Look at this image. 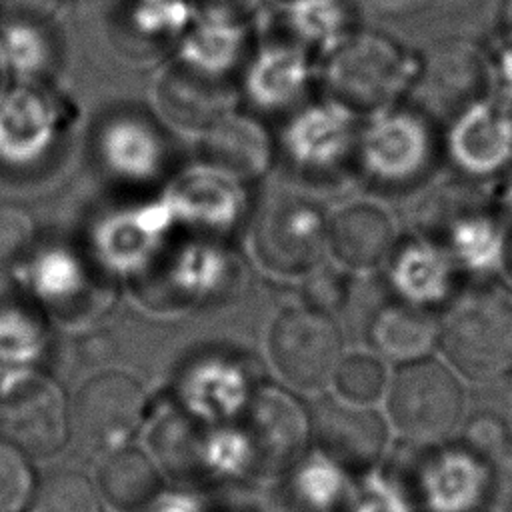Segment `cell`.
<instances>
[{
	"label": "cell",
	"instance_id": "cell-1",
	"mask_svg": "<svg viewBox=\"0 0 512 512\" xmlns=\"http://www.w3.org/2000/svg\"><path fill=\"white\" fill-rule=\"evenodd\" d=\"M450 366L478 382L512 372V294L492 286L466 294L440 324Z\"/></svg>",
	"mask_w": 512,
	"mask_h": 512
},
{
	"label": "cell",
	"instance_id": "cell-2",
	"mask_svg": "<svg viewBox=\"0 0 512 512\" xmlns=\"http://www.w3.org/2000/svg\"><path fill=\"white\" fill-rule=\"evenodd\" d=\"M464 388L436 358L402 364L390 384L388 410L398 432L414 444L448 440L464 414Z\"/></svg>",
	"mask_w": 512,
	"mask_h": 512
},
{
	"label": "cell",
	"instance_id": "cell-3",
	"mask_svg": "<svg viewBox=\"0 0 512 512\" xmlns=\"http://www.w3.org/2000/svg\"><path fill=\"white\" fill-rule=\"evenodd\" d=\"M268 350L284 380L300 390H318L334 378L342 360V338L324 312L292 308L272 324Z\"/></svg>",
	"mask_w": 512,
	"mask_h": 512
},
{
	"label": "cell",
	"instance_id": "cell-4",
	"mask_svg": "<svg viewBox=\"0 0 512 512\" xmlns=\"http://www.w3.org/2000/svg\"><path fill=\"white\" fill-rule=\"evenodd\" d=\"M144 392L122 372L90 378L70 408V432L88 452H116L138 430L144 416Z\"/></svg>",
	"mask_w": 512,
	"mask_h": 512
},
{
	"label": "cell",
	"instance_id": "cell-5",
	"mask_svg": "<svg viewBox=\"0 0 512 512\" xmlns=\"http://www.w3.org/2000/svg\"><path fill=\"white\" fill-rule=\"evenodd\" d=\"M408 62L386 36L364 32L348 36L328 68V80L344 106L378 108L404 86Z\"/></svg>",
	"mask_w": 512,
	"mask_h": 512
},
{
	"label": "cell",
	"instance_id": "cell-6",
	"mask_svg": "<svg viewBox=\"0 0 512 512\" xmlns=\"http://www.w3.org/2000/svg\"><path fill=\"white\" fill-rule=\"evenodd\" d=\"M4 438L24 454L50 456L70 434V414L62 390L44 376H26L10 382L0 404Z\"/></svg>",
	"mask_w": 512,
	"mask_h": 512
},
{
	"label": "cell",
	"instance_id": "cell-7",
	"mask_svg": "<svg viewBox=\"0 0 512 512\" xmlns=\"http://www.w3.org/2000/svg\"><path fill=\"white\" fill-rule=\"evenodd\" d=\"M308 432V414L284 390L268 386L250 398L244 446L256 470L278 474L292 466L306 444Z\"/></svg>",
	"mask_w": 512,
	"mask_h": 512
},
{
	"label": "cell",
	"instance_id": "cell-8",
	"mask_svg": "<svg viewBox=\"0 0 512 512\" xmlns=\"http://www.w3.org/2000/svg\"><path fill=\"white\" fill-rule=\"evenodd\" d=\"M308 422L320 450L352 470L372 466L386 446V424L372 408L322 396L314 402Z\"/></svg>",
	"mask_w": 512,
	"mask_h": 512
},
{
	"label": "cell",
	"instance_id": "cell-9",
	"mask_svg": "<svg viewBox=\"0 0 512 512\" xmlns=\"http://www.w3.org/2000/svg\"><path fill=\"white\" fill-rule=\"evenodd\" d=\"M324 224L314 206L298 200H280L262 212L258 250L278 270L310 266L322 248Z\"/></svg>",
	"mask_w": 512,
	"mask_h": 512
},
{
	"label": "cell",
	"instance_id": "cell-10",
	"mask_svg": "<svg viewBox=\"0 0 512 512\" xmlns=\"http://www.w3.org/2000/svg\"><path fill=\"white\" fill-rule=\"evenodd\" d=\"M354 136L346 106L320 104L302 110L286 128L284 146L290 158L308 170H328L350 150Z\"/></svg>",
	"mask_w": 512,
	"mask_h": 512
},
{
	"label": "cell",
	"instance_id": "cell-11",
	"mask_svg": "<svg viewBox=\"0 0 512 512\" xmlns=\"http://www.w3.org/2000/svg\"><path fill=\"white\" fill-rule=\"evenodd\" d=\"M54 112L28 86L0 90V160L12 166L34 162L52 142Z\"/></svg>",
	"mask_w": 512,
	"mask_h": 512
},
{
	"label": "cell",
	"instance_id": "cell-12",
	"mask_svg": "<svg viewBox=\"0 0 512 512\" xmlns=\"http://www.w3.org/2000/svg\"><path fill=\"white\" fill-rule=\"evenodd\" d=\"M426 136L416 118L386 114L376 118L364 132L360 154L368 172L384 182L410 178L424 160Z\"/></svg>",
	"mask_w": 512,
	"mask_h": 512
},
{
	"label": "cell",
	"instance_id": "cell-13",
	"mask_svg": "<svg viewBox=\"0 0 512 512\" xmlns=\"http://www.w3.org/2000/svg\"><path fill=\"white\" fill-rule=\"evenodd\" d=\"M390 216L372 204H352L336 214L328 240L334 254L348 266L368 270L378 266L394 246Z\"/></svg>",
	"mask_w": 512,
	"mask_h": 512
},
{
	"label": "cell",
	"instance_id": "cell-14",
	"mask_svg": "<svg viewBox=\"0 0 512 512\" xmlns=\"http://www.w3.org/2000/svg\"><path fill=\"white\" fill-rule=\"evenodd\" d=\"M98 148L108 170L128 180H148L160 174L164 142L142 118L118 116L104 124Z\"/></svg>",
	"mask_w": 512,
	"mask_h": 512
},
{
	"label": "cell",
	"instance_id": "cell-15",
	"mask_svg": "<svg viewBox=\"0 0 512 512\" xmlns=\"http://www.w3.org/2000/svg\"><path fill=\"white\" fill-rule=\"evenodd\" d=\"M368 336L382 356L406 364L426 358L440 338V322L418 306L392 302L376 312Z\"/></svg>",
	"mask_w": 512,
	"mask_h": 512
},
{
	"label": "cell",
	"instance_id": "cell-16",
	"mask_svg": "<svg viewBox=\"0 0 512 512\" xmlns=\"http://www.w3.org/2000/svg\"><path fill=\"white\" fill-rule=\"evenodd\" d=\"M204 150L214 166L244 178L262 172L270 156L266 132L242 116L214 120L204 138Z\"/></svg>",
	"mask_w": 512,
	"mask_h": 512
},
{
	"label": "cell",
	"instance_id": "cell-17",
	"mask_svg": "<svg viewBox=\"0 0 512 512\" xmlns=\"http://www.w3.org/2000/svg\"><path fill=\"white\" fill-rule=\"evenodd\" d=\"M100 490L118 510L130 512L146 506L160 492L162 480L154 464L134 448H120L100 466Z\"/></svg>",
	"mask_w": 512,
	"mask_h": 512
},
{
	"label": "cell",
	"instance_id": "cell-18",
	"mask_svg": "<svg viewBox=\"0 0 512 512\" xmlns=\"http://www.w3.org/2000/svg\"><path fill=\"white\" fill-rule=\"evenodd\" d=\"M306 72L304 56L298 50L288 46L268 48L248 74V92L260 106H284L302 92Z\"/></svg>",
	"mask_w": 512,
	"mask_h": 512
},
{
	"label": "cell",
	"instance_id": "cell-19",
	"mask_svg": "<svg viewBox=\"0 0 512 512\" xmlns=\"http://www.w3.org/2000/svg\"><path fill=\"white\" fill-rule=\"evenodd\" d=\"M242 44L240 20L206 14L184 44L190 64L202 72H214L234 62Z\"/></svg>",
	"mask_w": 512,
	"mask_h": 512
},
{
	"label": "cell",
	"instance_id": "cell-20",
	"mask_svg": "<svg viewBox=\"0 0 512 512\" xmlns=\"http://www.w3.org/2000/svg\"><path fill=\"white\" fill-rule=\"evenodd\" d=\"M292 28L312 42L346 40L350 22L348 0H288L282 2Z\"/></svg>",
	"mask_w": 512,
	"mask_h": 512
},
{
	"label": "cell",
	"instance_id": "cell-21",
	"mask_svg": "<svg viewBox=\"0 0 512 512\" xmlns=\"http://www.w3.org/2000/svg\"><path fill=\"white\" fill-rule=\"evenodd\" d=\"M32 506V512H102L92 482L72 470L44 476Z\"/></svg>",
	"mask_w": 512,
	"mask_h": 512
},
{
	"label": "cell",
	"instance_id": "cell-22",
	"mask_svg": "<svg viewBox=\"0 0 512 512\" xmlns=\"http://www.w3.org/2000/svg\"><path fill=\"white\" fill-rule=\"evenodd\" d=\"M438 258L424 246H410L398 254L392 278L396 288L406 294V298L420 302L432 298L434 290L444 282V268L438 266Z\"/></svg>",
	"mask_w": 512,
	"mask_h": 512
},
{
	"label": "cell",
	"instance_id": "cell-23",
	"mask_svg": "<svg viewBox=\"0 0 512 512\" xmlns=\"http://www.w3.org/2000/svg\"><path fill=\"white\" fill-rule=\"evenodd\" d=\"M334 382L338 392L356 404L376 400L386 386V368L380 358L364 352L342 356Z\"/></svg>",
	"mask_w": 512,
	"mask_h": 512
},
{
	"label": "cell",
	"instance_id": "cell-24",
	"mask_svg": "<svg viewBox=\"0 0 512 512\" xmlns=\"http://www.w3.org/2000/svg\"><path fill=\"white\" fill-rule=\"evenodd\" d=\"M82 284V270L64 250H48L32 266V286L42 298H68Z\"/></svg>",
	"mask_w": 512,
	"mask_h": 512
},
{
	"label": "cell",
	"instance_id": "cell-25",
	"mask_svg": "<svg viewBox=\"0 0 512 512\" xmlns=\"http://www.w3.org/2000/svg\"><path fill=\"white\" fill-rule=\"evenodd\" d=\"M42 346L34 320L18 308L0 306V366L24 364Z\"/></svg>",
	"mask_w": 512,
	"mask_h": 512
},
{
	"label": "cell",
	"instance_id": "cell-26",
	"mask_svg": "<svg viewBox=\"0 0 512 512\" xmlns=\"http://www.w3.org/2000/svg\"><path fill=\"white\" fill-rule=\"evenodd\" d=\"M0 52L4 68L12 70L14 74L28 76L42 66L46 44L34 26L12 22L4 26L0 34Z\"/></svg>",
	"mask_w": 512,
	"mask_h": 512
},
{
	"label": "cell",
	"instance_id": "cell-27",
	"mask_svg": "<svg viewBox=\"0 0 512 512\" xmlns=\"http://www.w3.org/2000/svg\"><path fill=\"white\" fill-rule=\"evenodd\" d=\"M32 492V470L26 454L0 438V512H18Z\"/></svg>",
	"mask_w": 512,
	"mask_h": 512
},
{
	"label": "cell",
	"instance_id": "cell-28",
	"mask_svg": "<svg viewBox=\"0 0 512 512\" xmlns=\"http://www.w3.org/2000/svg\"><path fill=\"white\" fill-rule=\"evenodd\" d=\"M32 240L28 214L14 206L0 208V260H12L26 250Z\"/></svg>",
	"mask_w": 512,
	"mask_h": 512
},
{
	"label": "cell",
	"instance_id": "cell-29",
	"mask_svg": "<svg viewBox=\"0 0 512 512\" xmlns=\"http://www.w3.org/2000/svg\"><path fill=\"white\" fill-rule=\"evenodd\" d=\"M340 278H336L332 272L316 274L308 284V300L314 304V310H330L342 300L340 290Z\"/></svg>",
	"mask_w": 512,
	"mask_h": 512
},
{
	"label": "cell",
	"instance_id": "cell-30",
	"mask_svg": "<svg viewBox=\"0 0 512 512\" xmlns=\"http://www.w3.org/2000/svg\"><path fill=\"white\" fill-rule=\"evenodd\" d=\"M260 0H200L206 14H216L232 20H240L250 14Z\"/></svg>",
	"mask_w": 512,
	"mask_h": 512
},
{
	"label": "cell",
	"instance_id": "cell-31",
	"mask_svg": "<svg viewBox=\"0 0 512 512\" xmlns=\"http://www.w3.org/2000/svg\"><path fill=\"white\" fill-rule=\"evenodd\" d=\"M502 264H504L506 274L512 278V226L506 232L504 242H502Z\"/></svg>",
	"mask_w": 512,
	"mask_h": 512
},
{
	"label": "cell",
	"instance_id": "cell-32",
	"mask_svg": "<svg viewBox=\"0 0 512 512\" xmlns=\"http://www.w3.org/2000/svg\"><path fill=\"white\" fill-rule=\"evenodd\" d=\"M506 14H508V20L512 22V0H508V6H506Z\"/></svg>",
	"mask_w": 512,
	"mask_h": 512
},
{
	"label": "cell",
	"instance_id": "cell-33",
	"mask_svg": "<svg viewBox=\"0 0 512 512\" xmlns=\"http://www.w3.org/2000/svg\"><path fill=\"white\" fill-rule=\"evenodd\" d=\"M280 2H288V0H280Z\"/></svg>",
	"mask_w": 512,
	"mask_h": 512
}]
</instances>
